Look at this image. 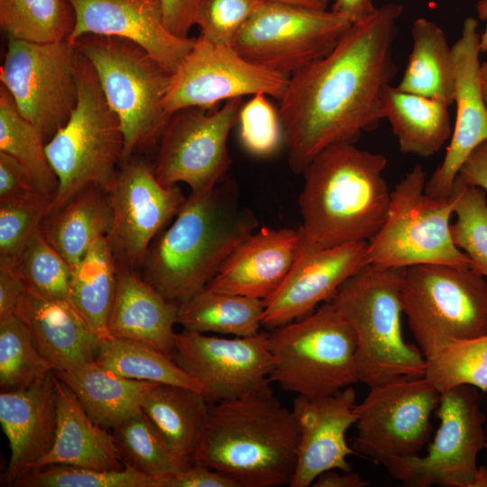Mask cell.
<instances>
[{
    "instance_id": "1",
    "label": "cell",
    "mask_w": 487,
    "mask_h": 487,
    "mask_svg": "<svg viewBox=\"0 0 487 487\" xmlns=\"http://www.w3.org/2000/svg\"><path fill=\"white\" fill-rule=\"evenodd\" d=\"M403 6L387 3L352 23L325 57L289 77L279 115L294 173L326 148L354 143L384 119L396 75L392 57Z\"/></svg>"
},
{
    "instance_id": "2",
    "label": "cell",
    "mask_w": 487,
    "mask_h": 487,
    "mask_svg": "<svg viewBox=\"0 0 487 487\" xmlns=\"http://www.w3.org/2000/svg\"><path fill=\"white\" fill-rule=\"evenodd\" d=\"M258 227L257 217L240 206L233 183L190 193L173 223L152 243L142 278L166 299L180 304L205 289Z\"/></svg>"
},
{
    "instance_id": "3",
    "label": "cell",
    "mask_w": 487,
    "mask_h": 487,
    "mask_svg": "<svg viewBox=\"0 0 487 487\" xmlns=\"http://www.w3.org/2000/svg\"><path fill=\"white\" fill-rule=\"evenodd\" d=\"M299 442L292 409L284 407L268 385L209 404L192 463L227 475L239 487L289 485Z\"/></svg>"
},
{
    "instance_id": "4",
    "label": "cell",
    "mask_w": 487,
    "mask_h": 487,
    "mask_svg": "<svg viewBox=\"0 0 487 487\" xmlns=\"http://www.w3.org/2000/svg\"><path fill=\"white\" fill-rule=\"evenodd\" d=\"M386 166L383 154L354 143L331 145L317 154L303 171L299 198L303 240L321 248L369 242L391 202Z\"/></svg>"
},
{
    "instance_id": "5",
    "label": "cell",
    "mask_w": 487,
    "mask_h": 487,
    "mask_svg": "<svg viewBox=\"0 0 487 487\" xmlns=\"http://www.w3.org/2000/svg\"><path fill=\"white\" fill-rule=\"evenodd\" d=\"M404 271L366 264L331 300L354 332L358 381L368 387L400 376L425 375L426 358L402 335Z\"/></svg>"
},
{
    "instance_id": "6",
    "label": "cell",
    "mask_w": 487,
    "mask_h": 487,
    "mask_svg": "<svg viewBox=\"0 0 487 487\" xmlns=\"http://www.w3.org/2000/svg\"><path fill=\"white\" fill-rule=\"evenodd\" d=\"M77 52V105L68 122L45 144L59 180L47 215L87 188L110 192L124 161L121 123L110 108L92 65Z\"/></svg>"
},
{
    "instance_id": "7",
    "label": "cell",
    "mask_w": 487,
    "mask_h": 487,
    "mask_svg": "<svg viewBox=\"0 0 487 487\" xmlns=\"http://www.w3.org/2000/svg\"><path fill=\"white\" fill-rule=\"evenodd\" d=\"M72 45L92 65L121 123L124 161L160 140L170 117L164 101L173 73L127 39L87 34Z\"/></svg>"
},
{
    "instance_id": "8",
    "label": "cell",
    "mask_w": 487,
    "mask_h": 487,
    "mask_svg": "<svg viewBox=\"0 0 487 487\" xmlns=\"http://www.w3.org/2000/svg\"><path fill=\"white\" fill-rule=\"evenodd\" d=\"M271 382L297 396L330 395L359 382L356 338L332 301L269 335Z\"/></svg>"
},
{
    "instance_id": "9",
    "label": "cell",
    "mask_w": 487,
    "mask_h": 487,
    "mask_svg": "<svg viewBox=\"0 0 487 487\" xmlns=\"http://www.w3.org/2000/svg\"><path fill=\"white\" fill-rule=\"evenodd\" d=\"M427 172L416 165L391 191L386 218L368 242L367 262L387 268L446 264L470 268L468 257L455 244L451 217L456 200L426 192Z\"/></svg>"
},
{
    "instance_id": "10",
    "label": "cell",
    "mask_w": 487,
    "mask_h": 487,
    "mask_svg": "<svg viewBox=\"0 0 487 487\" xmlns=\"http://www.w3.org/2000/svg\"><path fill=\"white\" fill-rule=\"evenodd\" d=\"M402 312L426 359L452 341L487 334V280L470 268L417 264L405 268Z\"/></svg>"
},
{
    "instance_id": "11",
    "label": "cell",
    "mask_w": 487,
    "mask_h": 487,
    "mask_svg": "<svg viewBox=\"0 0 487 487\" xmlns=\"http://www.w3.org/2000/svg\"><path fill=\"white\" fill-rule=\"evenodd\" d=\"M352 23L332 10L263 1L233 47L248 61L291 77L327 55Z\"/></svg>"
},
{
    "instance_id": "12",
    "label": "cell",
    "mask_w": 487,
    "mask_h": 487,
    "mask_svg": "<svg viewBox=\"0 0 487 487\" xmlns=\"http://www.w3.org/2000/svg\"><path fill=\"white\" fill-rule=\"evenodd\" d=\"M479 397L471 385L441 393L436 409L439 425L427 455L386 462L391 476L410 487H473L486 438Z\"/></svg>"
},
{
    "instance_id": "13",
    "label": "cell",
    "mask_w": 487,
    "mask_h": 487,
    "mask_svg": "<svg viewBox=\"0 0 487 487\" xmlns=\"http://www.w3.org/2000/svg\"><path fill=\"white\" fill-rule=\"evenodd\" d=\"M78 52L67 40L32 42L8 39L1 85L20 114L47 142L69 119L78 98Z\"/></svg>"
},
{
    "instance_id": "14",
    "label": "cell",
    "mask_w": 487,
    "mask_h": 487,
    "mask_svg": "<svg viewBox=\"0 0 487 487\" xmlns=\"http://www.w3.org/2000/svg\"><path fill=\"white\" fill-rule=\"evenodd\" d=\"M356 405L354 452L382 465L419 454L441 393L425 376H400L369 387Z\"/></svg>"
},
{
    "instance_id": "15",
    "label": "cell",
    "mask_w": 487,
    "mask_h": 487,
    "mask_svg": "<svg viewBox=\"0 0 487 487\" xmlns=\"http://www.w3.org/2000/svg\"><path fill=\"white\" fill-rule=\"evenodd\" d=\"M243 105L237 97L211 113L189 107L172 114L159 140L153 165L157 179L164 186L185 183L191 193L222 182L231 163L227 139Z\"/></svg>"
},
{
    "instance_id": "16",
    "label": "cell",
    "mask_w": 487,
    "mask_h": 487,
    "mask_svg": "<svg viewBox=\"0 0 487 487\" xmlns=\"http://www.w3.org/2000/svg\"><path fill=\"white\" fill-rule=\"evenodd\" d=\"M289 79L248 61L233 46L199 36L172 74L164 106L171 115L189 107L209 109L219 101L248 95L264 94L280 101Z\"/></svg>"
},
{
    "instance_id": "17",
    "label": "cell",
    "mask_w": 487,
    "mask_h": 487,
    "mask_svg": "<svg viewBox=\"0 0 487 487\" xmlns=\"http://www.w3.org/2000/svg\"><path fill=\"white\" fill-rule=\"evenodd\" d=\"M171 357L200 386L209 404L240 398L271 382L272 359L265 333L226 338L183 329L176 335Z\"/></svg>"
},
{
    "instance_id": "18",
    "label": "cell",
    "mask_w": 487,
    "mask_h": 487,
    "mask_svg": "<svg viewBox=\"0 0 487 487\" xmlns=\"http://www.w3.org/2000/svg\"><path fill=\"white\" fill-rule=\"evenodd\" d=\"M109 194L114 213L109 237L118 266L135 270L142 267L155 236L186 198L178 185H162L153 165L133 156L122 162Z\"/></svg>"
},
{
    "instance_id": "19",
    "label": "cell",
    "mask_w": 487,
    "mask_h": 487,
    "mask_svg": "<svg viewBox=\"0 0 487 487\" xmlns=\"http://www.w3.org/2000/svg\"><path fill=\"white\" fill-rule=\"evenodd\" d=\"M367 245L368 242H355L321 248L302 238L298 256L285 280L264 300L262 326L272 330L331 301L339 288L368 264Z\"/></svg>"
},
{
    "instance_id": "20",
    "label": "cell",
    "mask_w": 487,
    "mask_h": 487,
    "mask_svg": "<svg viewBox=\"0 0 487 487\" xmlns=\"http://www.w3.org/2000/svg\"><path fill=\"white\" fill-rule=\"evenodd\" d=\"M75 24L72 44L87 34L120 37L142 46L168 71L174 73L195 40L172 34L165 26L161 0H68Z\"/></svg>"
},
{
    "instance_id": "21",
    "label": "cell",
    "mask_w": 487,
    "mask_h": 487,
    "mask_svg": "<svg viewBox=\"0 0 487 487\" xmlns=\"http://www.w3.org/2000/svg\"><path fill=\"white\" fill-rule=\"evenodd\" d=\"M475 18H465L461 35L452 46L456 115L445 157L427 180L426 192L433 197L445 198L452 194L460 168L475 148L487 141V107L480 87L481 51Z\"/></svg>"
},
{
    "instance_id": "22",
    "label": "cell",
    "mask_w": 487,
    "mask_h": 487,
    "mask_svg": "<svg viewBox=\"0 0 487 487\" xmlns=\"http://www.w3.org/2000/svg\"><path fill=\"white\" fill-rule=\"evenodd\" d=\"M356 405L353 386L326 396L295 398L292 411L299 442L289 486H312L318 475L329 470L351 471L347 457L356 453L347 444L345 436L356 422Z\"/></svg>"
},
{
    "instance_id": "23",
    "label": "cell",
    "mask_w": 487,
    "mask_h": 487,
    "mask_svg": "<svg viewBox=\"0 0 487 487\" xmlns=\"http://www.w3.org/2000/svg\"><path fill=\"white\" fill-rule=\"evenodd\" d=\"M0 422L10 448L2 483L15 486L53 446L57 427L54 372L28 388L1 391Z\"/></svg>"
},
{
    "instance_id": "24",
    "label": "cell",
    "mask_w": 487,
    "mask_h": 487,
    "mask_svg": "<svg viewBox=\"0 0 487 487\" xmlns=\"http://www.w3.org/2000/svg\"><path fill=\"white\" fill-rule=\"evenodd\" d=\"M301 240L299 229H258L230 255L207 288L265 300L290 271Z\"/></svg>"
},
{
    "instance_id": "25",
    "label": "cell",
    "mask_w": 487,
    "mask_h": 487,
    "mask_svg": "<svg viewBox=\"0 0 487 487\" xmlns=\"http://www.w3.org/2000/svg\"><path fill=\"white\" fill-rule=\"evenodd\" d=\"M15 314L51 371H71L96 360L103 340L69 301L47 299L26 288Z\"/></svg>"
},
{
    "instance_id": "26",
    "label": "cell",
    "mask_w": 487,
    "mask_h": 487,
    "mask_svg": "<svg viewBox=\"0 0 487 487\" xmlns=\"http://www.w3.org/2000/svg\"><path fill=\"white\" fill-rule=\"evenodd\" d=\"M178 309V303L166 299L135 270L118 266L109 336L135 340L171 356Z\"/></svg>"
},
{
    "instance_id": "27",
    "label": "cell",
    "mask_w": 487,
    "mask_h": 487,
    "mask_svg": "<svg viewBox=\"0 0 487 487\" xmlns=\"http://www.w3.org/2000/svg\"><path fill=\"white\" fill-rule=\"evenodd\" d=\"M55 385L57 427L54 443L33 470L52 464L100 470L124 468L125 464L113 433L90 418L73 391L56 374Z\"/></svg>"
},
{
    "instance_id": "28",
    "label": "cell",
    "mask_w": 487,
    "mask_h": 487,
    "mask_svg": "<svg viewBox=\"0 0 487 487\" xmlns=\"http://www.w3.org/2000/svg\"><path fill=\"white\" fill-rule=\"evenodd\" d=\"M113 221L109 192L89 187L47 215L41 230L73 270L96 240L109 235Z\"/></svg>"
},
{
    "instance_id": "29",
    "label": "cell",
    "mask_w": 487,
    "mask_h": 487,
    "mask_svg": "<svg viewBox=\"0 0 487 487\" xmlns=\"http://www.w3.org/2000/svg\"><path fill=\"white\" fill-rule=\"evenodd\" d=\"M54 373L73 391L90 418L105 428H113L140 411L144 397L155 384L119 376L96 361Z\"/></svg>"
},
{
    "instance_id": "30",
    "label": "cell",
    "mask_w": 487,
    "mask_h": 487,
    "mask_svg": "<svg viewBox=\"0 0 487 487\" xmlns=\"http://www.w3.org/2000/svg\"><path fill=\"white\" fill-rule=\"evenodd\" d=\"M384 119L391 125L400 151L422 158L436 154L453 131L447 104L393 86L385 96Z\"/></svg>"
},
{
    "instance_id": "31",
    "label": "cell",
    "mask_w": 487,
    "mask_h": 487,
    "mask_svg": "<svg viewBox=\"0 0 487 487\" xmlns=\"http://www.w3.org/2000/svg\"><path fill=\"white\" fill-rule=\"evenodd\" d=\"M201 391L155 383L142 403V410L182 460L192 463L208 413Z\"/></svg>"
},
{
    "instance_id": "32",
    "label": "cell",
    "mask_w": 487,
    "mask_h": 487,
    "mask_svg": "<svg viewBox=\"0 0 487 487\" xmlns=\"http://www.w3.org/2000/svg\"><path fill=\"white\" fill-rule=\"evenodd\" d=\"M411 36L412 50L396 87L452 106L455 95V64L444 31L434 22L420 17L413 23Z\"/></svg>"
},
{
    "instance_id": "33",
    "label": "cell",
    "mask_w": 487,
    "mask_h": 487,
    "mask_svg": "<svg viewBox=\"0 0 487 487\" xmlns=\"http://www.w3.org/2000/svg\"><path fill=\"white\" fill-rule=\"evenodd\" d=\"M118 263L109 235L96 240L72 270L69 302L104 341L114 303Z\"/></svg>"
},
{
    "instance_id": "34",
    "label": "cell",
    "mask_w": 487,
    "mask_h": 487,
    "mask_svg": "<svg viewBox=\"0 0 487 487\" xmlns=\"http://www.w3.org/2000/svg\"><path fill=\"white\" fill-rule=\"evenodd\" d=\"M263 299L205 288L179 304L177 324L197 333L251 336L260 333Z\"/></svg>"
},
{
    "instance_id": "35",
    "label": "cell",
    "mask_w": 487,
    "mask_h": 487,
    "mask_svg": "<svg viewBox=\"0 0 487 487\" xmlns=\"http://www.w3.org/2000/svg\"><path fill=\"white\" fill-rule=\"evenodd\" d=\"M40 131L19 112L12 96L0 87V151L14 157L26 170L34 188L54 197L58 178L50 164Z\"/></svg>"
},
{
    "instance_id": "36",
    "label": "cell",
    "mask_w": 487,
    "mask_h": 487,
    "mask_svg": "<svg viewBox=\"0 0 487 487\" xmlns=\"http://www.w3.org/2000/svg\"><path fill=\"white\" fill-rule=\"evenodd\" d=\"M96 363L124 378L191 388L200 386L171 356L146 344L121 337L102 342Z\"/></svg>"
},
{
    "instance_id": "37",
    "label": "cell",
    "mask_w": 487,
    "mask_h": 487,
    "mask_svg": "<svg viewBox=\"0 0 487 487\" xmlns=\"http://www.w3.org/2000/svg\"><path fill=\"white\" fill-rule=\"evenodd\" d=\"M75 15L68 0H0V27L8 39L68 41Z\"/></svg>"
},
{
    "instance_id": "38",
    "label": "cell",
    "mask_w": 487,
    "mask_h": 487,
    "mask_svg": "<svg viewBox=\"0 0 487 487\" xmlns=\"http://www.w3.org/2000/svg\"><path fill=\"white\" fill-rule=\"evenodd\" d=\"M124 464L152 478H160L188 467L168 445L141 409L113 428Z\"/></svg>"
},
{
    "instance_id": "39",
    "label": "cell",
    "mask_w": 487,
    "mask_h": 487,
    "mask_svg": "<svg viewBox=\"0 0 487 487\" xmlns=\"http://www.w3.org/2000/svg\"><path fill=\"white\" fill-rule=\"evenodd\" d=\"M426 361L424 376L440 393L459 385L487 391V334L447 343Z\"/></svg>"
},
{
    "instance_id": "40",
    "label": "cell",
    "mask_w": 487,
    "mask_h": 487,
    "mask_svg": "<svg viewBox=\"0 0 487 487\" xmlns=\"http://www.w3.org/2000/svg\"><path fill=\"white\" fill-rule=\"evenodd\" d=\"M51 372L22 318L15 314L0 321L1 391L28 388Z\"/></svg>"
},
{
    "instance_id": "41",
    "label": "cell",
    "mask_w": 487,
    "mask_h": 487,
    "mask_svg": "<svg viewBox=\"0 0 487 487\" xmlns=\"http://www.w3.org/2000/svg\"><path fill=\"white\" fill-rule=\"evenodd\" d=\"M453 188L456 192L453 241L470 260V269L487 280L486 191L466 184L458 175Z\"/></svg>"
},
{
    "instance_id": "42",
    "label": "cell",
    "mask_w": 487,
    "mask_h": 487,
    "mask_svg": "<svg viewBox=\"0 0 487 487\" xmlns=\"http://www.w3.org/2000/svg\"><path fill=\"white\" fill-rule=\"evenodd\" d=\"M15 262L27 289L47 299L69 301L72 269L41 228L28 240Z\"/></svg>"
},
{
    "instance_id": "43",
    "label": "cell",
    "mask_w": 487,
    "mask_h": 487,
    "mask_svg": "<svg viewBox=\"0 0 487 487\" xmlns=\"http://www.w3.org/2000/svg\"><path fill=\"white\" fill-rule=\"evenodd\" d=\"M117 470H100L64 464L32 471L15 484L19 487H156V479L124 464Z\"/></svg>"
},
{
    "instance_id": "44",
    "label": "cell",
    "mask_w": 487,
    "mask_h": 487,
    "mask_svg": "<svg viewBox=\"0 0 487 487\" xmlns=\"http://www.w3.org/2000/svg\"><path fill=\"white\" fill-rule=\"evenodd\" d=\"M52 197L41 192L0 200V259L16 262L48 214Z\"/></svg>"
},
{
    "instance_id": "45",
    "label": "cell",
    "mask_w": 487,
    "mask_h": 487,
    "mask_svg": "<svg viewBox=\"0 0 487 487\" xmlns=\"http://www.w3.org/2000/svg\"><path fill=\"white\" fill-rule=\"evenodd\" d=\"M264 0H198L195 23L200 36L218 45L233 46L249 18Z\"/></svg>"
},
{
    "instance_id": "46",
    "label": "cell",
    "mask_w": 487,
    "mask_h": 487,
    "mask_svg": "<svg viewBox=\"0 0 487 487\" xmlns=\"http://www.w3.org/2000/svg\"><path fill=\"white\" fill-rule=\"evenodd\" d=\"M238 123L242 143L253 155H271L283 141L279 112L264 94L254 95L243 105Z\"/></svg>"
},
{
    "instance_id": "47",
    "label": "cell",
    "mask_w": 487,
    "mask_h": 487,
    "mask_svg": "<svg viewBox=\"0 0 487 487\" xmlns=\"http://www.w3.org/2000/svg\"><path fill=\"white\" fill-rule=\"evenodd\" d=\"M156 487H239V485L218 471L191 463L179 472L157 478Z\"/></svg>"
},
{
    "instance_id": "48",
    "label": "cell",
    "mask_w": 487,
    "mask_h": 487,
    "mask_svg": "<svg viewBox=\"0 0 487 487\" xmlns=\"http://www.w3.org/2000/svg\"><path fill=\"white\" fill-rule=\"evenodd\" d=\"M38 192L24 167L10 154L0 151V200Z\"/></svg>"
},
{
    "instance_id": "49",
    "label": "cell",
    "mask_w": 487,
    "mask_h": 487,
    "mask_svg": "<svg viewBox=\"0 0 487 487\" xmlns=\"http://www.w3.org/2000/svg\"><path fill=\"white\" fill-rule=\"evenodd\" d=\"M25 289L16 262L0 259V321L15 315Z\"/></svg>"
},
{
    "instance_id": "50",
    "label": "cell",
    "mask_w": 487,
    "mask_h": 487,
    "mask_svg": "<svg viewBox=\"0 0 487 487\" xmlns=\"http://www.w3.org/2000/svg\"><path fill=\"white\" fill-rule=\"evenodd\" d=\"M164 23L174 35L188 38L195 23L198 0H161Z\"/></svg>"
},
{
    "instance_id": "51",
    "label": "cell",
    "mask_w": 487,
    "mask_h": 487,
    "mask_svg": "<svg viewBox=\"0 0 487 487\" xmlns=\"http://www.w3.org/2000/svg\"><path fill=\"white\" fill-rule=\"evenodd\" d=\"M458 176L466 184L487 192V141L469 155L460 168Z\"/></svg>"
},
{
    "instance_id": "52",
    "label": "cell",
    "mask_w": 487,
    "mask_h": 487,
    "mask_svg": "<svg viewBox=\"0 0 487 487\" xmlns=\"http://www.w3.org/2000/svg\"><path fill=\"white\" fill-rule=\"evenodd\" d=\"M368 482L351 471L337 472L336 469L322 473L314 481V487H365Z\"/></svg>"
},
{
    "instance_id": "53",
    "label": "cell",
    "mask_w": 487,
    "mask_h": 487,
    "mask_svg": "<svg viewBox=\"0 0 487 487\" xmlns=\"http://www.w3.org/2000/svg\"><path fill=\"white\" fill-rule=\"evenodd\" d=\"M376 8L372 0H334L330 10L354 23L371 15Z\"/></svg>"
},
{
    "instance_id": "54",
    "label": "cell",
    "mask_w": 487,
    "mask_h": 487,
    "mask_svg": "<svg viewBox=\"0 0 487 487\" xmlns=\"http://www.w3.org/2000/svg\"><path fill=\"white\" fill-rule=\"evenodd\" d=\"M269 2H276L294 6L316 9L327 10L331 0H264Z\"/></svg>"
},
{
    "instance_id": "55",
    "label": "cell",
    "mask_w": 487,
    "mask_h": 487,
    "mask_svg": "<svg viewBox=\"0 0 487 487\" xmlns=\"http://www.w3.org/2000/svg\"><path fill=\"white\" fill-rule=\"evenodd\" d=\"M478 17L486 22V26L482 34H480L479 48L481 53L487 51V0H478L477 5Z\"/></svg>"
},
{
    "instance_id": "56",
    "label": "cell",
    "mask_w": 487,
    "mask_h": 487,
    "mask_svg": "<svg viewBox=\"0 0 487 487\" xmlns=\"http://www.w3.org/2000/svg\"><path fill=\"white\" fill-rule=\"evenodd\" d=\"M479 80L482 96L487 107V61H483L480 65Z\"/></svg>"
},
{
    "instance_id": "57",
    "label": "cell",
    "mask_w": 487,
    "mask_h": 487,
    "mask_svg": "<svg viewBox=\"0 0 487 487\" xmlns=\"http://www.w3.org/2000/svg\"><path fill=\"white\" fill-rule=\"evenodd\" d=\"M473 487H487V468L479 466Z\"/></svg>"
},
{
    "instance_id": "58",
    "label": "cell",
    "mask_w": 487,
    "mask_h": 487,
    "mask_svg": "<svg viewBox=\"0 0 487 487\" xmlns=\"http://www.w3.org/2000/svg\"><path fill=\"white\" fill-rule=\"evenodd\" d=\"M485 448H487V423H486V438H485Z\"/></svg>"
}]
</instances>
